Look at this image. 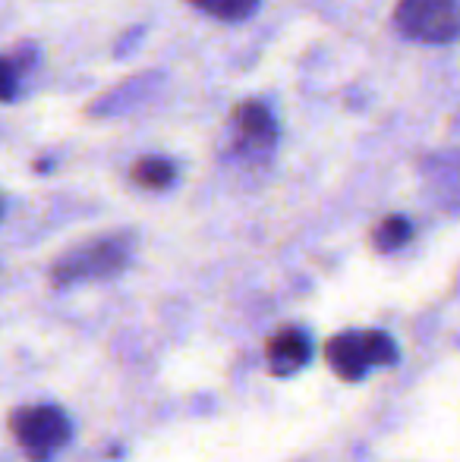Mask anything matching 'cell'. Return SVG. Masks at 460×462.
Listing matches in <instances>:
<instances>
[{"label":"cell","instance_id":"cell-1","mask_svg":"<svg viewBox=\"0 0 460 462\" xmlns=\"http://www.w3.org/2000/svg\"><path fill=\"white\" fill-rule=\"evenodd\" d=\"M325 359L338 377L360 381L369 368L391 365L398 359V349H394L391 337L381 330H347V334L328 340Z\"/></svg>","mask_w":460,"mask_h":462},{"label":"cell","instance_id":"cell-2","mask_svg":"<svg viewBox=\"0 0 460 462\" xmlns=\"http://www.w3.org/2000/svg\"><path fill=\"white\" fill-rule=\"evenodd\" d=\"M400 35L419 44H451L460 38L457 0H398L394 10Z\"/></svg>","mask_w":460,"mask_h":462},{"label":"cell","instance_id":"cell-3","mask_svg":"<svg viewBox=\"0 0 460 462\" xmlns=\"http://www.w3.org/2000/svg\"><path fill=\"white\" fill-rule=\"evenodd\" d=\"M10 428L29 459L44 462L51 459L63 444L70 440V419L63 409L57 406H25L16 409L10 419Z\"/></svg>","mask_w":460,"mask_h":462},{"label":"cell","instance_id":"cell-4","mask_svg":"<svg viewBox=\"0 0 460 462\" xmlns=\"http://www.w3.org/2000/svg\"><path fill=\"white\" fill-rule=\"evenodd\" d=\"M129 249L123 239H101L92 243L86 249L70 252L63 262L54 264V283L67 286V283H80V280H101L111 277L127 264Z\"/></svg>","mask_w":460,"mask_h":462},{"label":"cell","instance_id":"cell-5","mask_svg":"<svg viewBox=\"0 0 460 462\" xmlns=\"http://www.w3.org/2000/svg\"><path fill=\"white\" fill-rule=\"evenodd\" d=\"M233 126H237V145L246 154H268L277 142V123L271 110L258 101H246L233 110Z\"/></svg>","mask_w":460,"mask_h":462},{"label":"cell","instance_id":"cell-6","mask_svg":"<svg viewBox=\"0 0 460 462\" xmlns=\"http://www.w3.org/2000/svg\"><path fill=\"white\" fill-rule=\"evenodd\" d=\"M309 356H313V346L300 328H281L265 343V362H268L271 374H294L306 365Z\"/></svg>","mask_w":460,"mask_h":462},{"label":"cell","instance_id":"cell-7","mask_svg":"<svg viewBox=\"0 0 460 462\" xmlns=\"http://www.w3.org/2000/svg\"><path fill=\"white\" fill-rule=\"evenodd\" d=\"M174 177H177V171L164 158H142L133 167V183L142 189H167L174 183Z\"/></svg>","mask_w":460,"mask_h":462},{"label":"cell","instance_id":"cell-8","mask_svg":"<svg viewBox=\"0 0 460 462\" xmlns=\"http://www.w3.org/2000/svg\"><path fill=\"white\" fill-rule=\"evenodd\" d=\"M190 4L209 16L221 19V23H239V19L256 13L258 0H190Z\"/></svg>","mask_w":460,"mask_h":462},{"label":"cell","instance_id":"cell-9","mask_svg":"<svg viewBox=\"0 0 460 462\" xmlns=\"http://www.w3.org/2000/svg\"><path fill=\"white\" fill-rule=\"evenodd\" d=\"M410 224H407L404 217H385L379 226H375V233H372V239H375V245H379L381 252H394V249H400V245L410 239Z\"/></svg>","mask_w":460,"mask_h":462},{"label":"cell","instance_id":"cell-10","mask_svg":"<svg viewBox=\"0 0 460 462\" xmlns=\"http://www.w3.org/2000/svg\"><path fill=\"white\" fill-rule=\"evenodd\" d=\"M19 92V73L10 60H0V101H13Z\"/></svg>","mask_w":460,"mask_h":462}]
</instances>
